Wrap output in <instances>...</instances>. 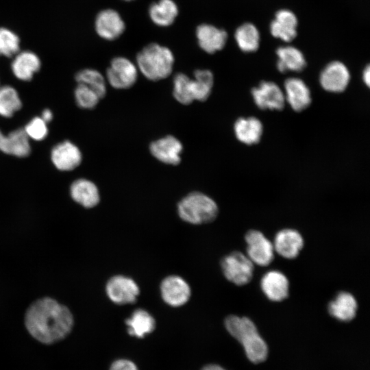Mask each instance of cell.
Segmentation results:
<instances>
[{"label": "cell", "mask_w": 370, "mask_h": 370, "mask_svg": "<svg viewBox=\"0 0 370 370\" xmlns=\"http://www.w3.org/2000/svg\"><path fill=\"white\" fill-rule=\"evenodd\" d=\"M74 319L70 310L51 297L34 301L25 315L29 334L41 343L50 345L65 338L71 332Z\"/></svg>", "instance_id": "6da1fadb"}, {"label": "cell", "mask_w": 370, "mask_h": 370, "mask_svg": "<svg viewBox=\"0 0 370 370\" xmlns=\"http://www.w3.org/2000/svg\"><path fill=\"white\" fill-rule=\"evenodd\" d=\"M224 323L227 331L242 344L251 362L260 363L267 359V343L250 319L232 314L226 317Z\"/></svg>", "instance_id": "7a4b0ae2"}, {"label": "cell", "mask_w": 370, "mask_h": 370, "mask_svg": "<svg viewBox=\"0 0 370 370\" xmlns=\"http://www.w3.org/2000/svg\"><path fill=\"white\" fill-rule=\"evenodd\" d=\"M214 83L212 72L199 69L194 72V79L180 73L173 79V94L175 99L185 105L193 101H206L210 96Z\"/></svg>", "instance_id": "3957f363"}, {"label": "cell", "mask_w": 370, "mask_h": 370, "mask_svg": "<svg viewBox=\"0 0 370 370\" xmlns=\"http://www.w3.org/2000/svg\"><path fill=\"white\" fill-rule=\"evenodd\" d=\"M174 56L166 47L151 43L136 56V64L141 73L148 79L158 81L169 77L173 70Z\"/></svg>", "instance_id": "277c9868"}, {"label": "cell", "mask_w": 370, "mask_h": 370, "mask_svg": "<svg viewBox=\"0 0 370 370\" xmlns=\"http://www.w3.org/2000/svg\"><path fill=\"white\" fill-rule=\"evenodd\" d=\"M178 215L184 221L201 225L213 221L219 208L216 202L200 192H192L183 197L177 204Z\"/></svg>", "instance_id": "5b68a950"}, {"label": "cell", "mask_w": 370, "mask_h": 370, "mask_svg": "<svg viewBox=\"0 0 370 370\" xmlns=\"http://www.w3.org/2000/svg\"><path fill=\"white\" fill-rule=\"evenodd\" d=\"M225 278L237 286L248 284L254 274V263L240 251H234L224 256L221 262Z\"/></svg>", "instance_id": "8992f818"}, {"label": "cell", "mask_w": 370, "mask_h": 370, "mask_svg": "<svg viewBox=\"0 0 370 370\" xmlns=\"http://www.w3.org/2000/svg\"><path fill=\"white\" fill-rule=\"evenodd\" d=\"M106 292L111 301L117 305H125L136 301L140 288L131 278L116 275L107 282Z\"/></svg>", "instance_id": "52a82bcc"}, {"label": "cell", "mask_w": 370, "mask_h": 370, "mask_svg": "<svg viewBox=\"0 0 370 370\" xmlns=\"http://www.w3.org/2000/svg\"><path fill=\"white\" fill-rule=\"evenodd\" d=\"M245 239L247 243V256L259 266L269 265L274 258L273 243L260 231L249 230Z\"/></svg>", "instance_id": "ba28073f"}, {"label": "cell", "mask_w": 370, "mask_h": 370, "mask_svg": "<svg viewBox=\"0 0 370 370\" xmlns=\"http://www.w3.org/2000/svg\"><path fill=\"white\" fill-rule=\"evenodd\" d=\"M107 79L111 86L116 89H126L132 86L138 77L136 66L129 59L116 57L112 60L106 72Z\"/></svg>", "instance_id": "9c48e42d"}, {"label": "cell", "mask_w": 370, "mask_h": 370, "mask_svg": "<svg viewBox=\"0 0 370 370\" xmlns=\"http://www.w3.org/2000/svg\"><path fill=\"white\" fill-rule=\"evenodd\" d=\"M163 301L171 307H180L187 303L191 295V289L182 277L171 275L162 280L160 286Z\"/></svg>", "instance_id": "30bf717a"}, {"label": "cell", "mask_w": 370, "mask_h": 370, "mask_svg": "<svg viewBox=\"0 0 370 370\" xmlns=\"http://www.w3.org/2000/svg\"><path fill=\"white\" fill-rule=\"evenodd\" d=\"M256 106L262 110H282L285 104L284 95L274 82H262L251 90Z\"/></svg>", "instance_id": "8fae6325"}, {"label": "cell", "mask_w": 370, "mask_h": 370, "mask_svg": "<svg viewBox=\"0 0 370 370\" xmlns=\"http://www.w3.org/2000/svg\"><path fill=\"white\" fill-rule=\"evenodd\" d=\"M95 25L97 34L108 40L118 38L125 29L121 15L112 9L101 10L96 16Z\"/></svg>", "instance_id": "7c38bea8"}, {"label": "cell", "mask_w": 370, "mask_h": 370, "mask_svg": "<svg viewBox=\"0 0 370 370\" xmlns=\"http://www.w3.org/2000/svg\"><path fill=\"white\" fill-rule=\"evenodd\" d=\"M349 79V72L345 65L341 62L334 61L322 71L320 84L328 92H341L348 86Z\"/></svg>", "instance_id": "4fadbf2b"}, {"label": "cell", "mask_w": 370, "mask_h": 370, "mask_svg": "<svg viewBox=\"0 0 370 370\" xmlns=\"http://www.w3.org/2000/svg\"><path fill=\"white\" fill-rule=\"evenodd\" d=\"M51 159L60 171H68L77 167L82 159L79 148L69 140L56 145L51 150Z\"/></svg>", "instance_id": "5bb4252c"}, {"label": "cell", "mask_w": 370, "mask_h": 370, "mask_svg": "<svg viewBox=\"0 0 370 370\" xmlns=\"http://www.w3.org/2000/svg\"><path fill=\"white\" fill-rule=\"evenodd\" d=\"M274 251L287 259L296 258L304 247V239L301 234L293 229L279 231L273 243Z\"/></svg>", "instance_id": "9a60e30c"}, {"label": "cell", "mask_w": 370, "mask_h": 370, "mask_svg": "<svg viewBox=\"0 0 370 370\" xmlns=\"http://www.w3.org/2000/svg\"><path fill=\"white\" fill-rule=\"evenodd\" d=\"M149 149L151 153L163 163L176 165L181 161L183 147L173 136H166L153 142Z\"/></svg>", "instance_id": "2e32d148"}, {"label": "cell", "mask_w": 370, "mask_h": 370, "mask_svg": "<svg viewBox=\"0 0 370 370\" xmlns=\"http://www.w3.org/2000/svg\"><path fill=\"white\" fill-rule=\"evenodd\" d=\"M260 287L265 296L273 301H281L288 295V280L279 271L266 273L261 279Z\"/></svg>", "instance_id": "e0dca14e"}, {"label": "cell", "mask_w": 370, "mask_h": 370, "mask_svg": "<svg viewBox=\"0 0 370 370\" xmlns=\"http://www.w3.org/2000/svg\"><path fill=\"white\" fill-rule=\"evenodd\" d=\"M284 98L295 111L304 110L311 103V95L305 82L299 78L291 77L284 83Z\"/></svg>", "instance_id": "ac0fdd59"}, {"label": "cell", "mask_w": 370, "mask_h": 370, "mask_svg": "<svg viewBox=\"0 0 370 370\" xmlns=\"http://www.w3.org/2000/svg\"><path fill=\"white\" fill-rule=\"evenodd\" d=\"M196 37L199 47L208 53L221 50L225 46L227 32L210 24H201L197 27Z\"/></svg>", "instance_id": "d6986e66"}, {"label": "cell", "mask_w": 370, "mask_h": 370, "mask_svg": "<svg viewBox=\"0 0 370 370\" xmlns=\"http://www.w3.org/2000/svg\"><path fill=\"white\" fill-rule=\"evenodd\" d=\"M41 66L39 57L30 51L18 52L11 64L14 76L22 81H29Z\"/></svg>", "instance_id": "ffe728a7"}, {"label": "cell", "mask_w": 370, "mask_h": 370, "mask_svg": "<svg viewBox=\"0 0 370 370\" xmlns=\"http://www.w3.org/2000/svg\"><path fill=\"white\" fill-rule=\"evenodd\" d=\"M0 151L16 157H26L31 151L29 138L23 129L4 135L0 130Z\"/></svg>", "instance_id": "44dd1931"}, {"label": "cell", "mask_w": 370, "mask_h": 370, "mask_svg": "<svg viewBox=\"0 0 370 370\" xmlns=\"http://www.w3.org/2000/svg\"><path fill=\"white\" fill-rule=\"evenodd\" d=\"M70 194L77 204L86 208L96 206L100 200L97 186L86 179H78L71 185Z\"/></svg>", "instance_id": "7402d4cb"}, {"label": "cell", "mask_w": 370, "mask_h": 370, "mask_svg": "<svg viewBox=\"0 0 370 370\" xmlns=\"http://www.w3.org/2000/svg\"><path fill=\"white\" fill-rule=\"evenodd\" d=\"M297 19L295 15L290 10H281L276 13L275 19L271 23L270 29L274 37L289 42L297 35Z\"/></svg>", "instance_id": "603a6c76"}, {"label": "cell", "mask_w": 370, "mask_h": 370, "mask_svg": "<svg viewBox=\"0 0 370 370\" xmlns=\"http://www.w3.org/2000/svg\"><path fill=\"white\" fill-rule=\"evenodd\" d=\"M127 330L130 336L143 338L151 334L156 328V320L146 310L136 309L130 317L125 319Z\"/></svg>", "instance_id": "cb8c5ba5"}, {"label": "cell", "mask_w": 370, "mask_h": 370, "mask_svg": "<svg viewBox=\"0 0 370 370\" xmlns=\"http://www.w3.org/2000/svg\"><path fill=\"white\" fill-rule=\"evenodd\" d=\"M358 308L355 297L349 293L342 291L328 304V312L333 317L342 321L352 320Z\"/></svg>", "instance_id": "d4e9b609"}, {"label": "cell", "mask_w": 370, "mask_h": 370, "mask_svg": "<svg viewBox=\"0 0 370 370\" xmlns=\"http://www.w3.org/2000/svg\"><path fill=\"white\" fill-rule=\"evenodd\" d=\"M234 130L239 141L253 145L260 140L263 127L261 121L255 117L240 118L234 123Z\"/></svg>", "instance_id": "484cf974"}, {"label": "cell", "mask_w": 370, "mask_h": 370, "mask_svg": "<svg viewBox=\"0 0 370 370\" xmlns=\"http://www.w3.org/2000/svg\"><path fill=\"white\" fill-rule=\"evenodd\" d=\"M178 14V8L173 0H159L150 5L149 15L156 25L166 27L171 25Z\"/></svg>", "instance_id": "4316f807"}, {"label": "cell", "mask_w": 370, "mask_h": 370, "mask_svg": "<svg viewBox=\"0 0 370 370\" xmlns=\"http://www.w3.org/2000/svg\"><path fill=\"white\" fill-rule=\"evenodd\" d=\"M276 53L278 56L277 67L282 73L288 71L299 72L306 66L303 53L295 47H282L277 49Z\"/></svg>", "instance_id": "83f0119b"}, {"label": "cell", "mask_w": 370, "mask_h": 370, "mask_svg": "<svg viewBox=\"0 0 370 370\" xmlns=\"http://www.w3.org/2000/svg\"><path fill=\"white\" fill-rule=\"evenodd\" d=\"M235 39L244 52L255 51L259 47V32L251 23H247L238 27L235 32Z\"/></svg>", "instance_id": "f1b7e54d"}, {"label": "cell", "mask_w": 370, "mask_h": 370, "mask_svg": "<svg viewBox=\"0 0 370 370\" xmlns=\"http://www.w3.org/2000/svg\"><path fill=\"white\" fill-rule=\"evenodd\" d=\"M22 102L16 90L10 86L0 87V115L9 118L21 108Z\"/></svg>", "instance_id": "f546056e"}, {"label": "cell", "mask_w": 370, "mask_h": 370, "mask_svg": "<svg viewBox=\"0 0 370 370\" xmlns=\"http://www.w3.org/2000/svg\"><path fill=\"white\" fill-rule=\"evenodd\" d=\"M77 84H82L93 90L100 97L103 98L106 94V84L103 75L97 70L85 69L79 71L75 75Z\"/></svg>", "instance_id": "4dcf8cb0"}, {"label": "cell", "mask_w": 370, "mask_h": 370, "mask_svg": "<svg viewBox=\"0 0 370 370\" xmlns=\"http://www.w3.org/2000/svg\"><path fill=\"white\" fill-rule=\"evenodd\" d=\"M20 49V39L12 31L5 27L0 28V56H14Z\"/></svg>", "instance_id": "1f68e13d"}, {"label": "cell", "mask_w": 370, "mask_h": 370, "mask_svg": "<svg viewBox=\"0 0 370 370\" xmlns=\"http://www.w3.org/2000/svg\"><path fill=\"white\" fill-rule=\"evenodd\" d=\"M75 98L78 106L84 109L95 108L100 99L93 90L82 84H78L76 86Z\"/></svg>", "instance_id": "d6a6232c"}, {"label": "cell", "mask_w": 370, "mask_h": 370, "mask_svg": "<svg viewBox=\"0 0 370 370\" xmlns=\"http://www.w3.org/2000/svg\"><path fill=\"white\" fill-rule=\"evenodd\" d=\"M29 138L34 140H42L48 134L47 123L41 117H34L23 129Z\"/></svg>", "instance_id": "836d02e7"}, {"label": "cell", "mask_w": 370, "mask_h": 370, "mask_svg": "<svg viewBox=\"0 0 370 370\" xmlns=\"http://www.w3.org/2000/svg\"><path fill=\"white\" fill-rule=\"evenodd\" d=\"M110 370H138L132 361L127 359H117L112 362Z\"/></svg>", "instance_id": "e575fe53"}, {"label": "cell", "mask_w": 370, "mask_h": 370, "mask_svg": "<svg viewBox=\"0 0 370 370\" xmlns=\"http://www.w3.org/2000/svg\"><path fill=\"white\" fill-rule=\"evenodd\" d=\"M41 119L45 122L48 123L53 119V113L49 109H45L42 112Z\"/></svg>", "instance_id": "d590c367"}, {"label": "cell", "mask_w": 370, "mask_h": 370, "mask_svg": "<svg viewBox=\"0 0 370 370\" xmlns=\"http://www.w3.org/2000/svg\"><path fill=\"white\" fill-rule=\"evenodd\" d=\"M362 77H363L364 82L367 84V86H369V84H370V68H369V65L365 69Z\"/></svg>", "instance_id": "8d00e7d4"}, {"label": "cell", "mask_w": 370, "mask_h": 370, "mask_svg": "<svg viewBox=\"0 0 370 370\" xmlns=\"http://www.w3.org/2000/svg\"><path fill=\"white\" fill-rule=\"evenodd\" d=\"M201 370H226L223 367L217 364H208Z\"/></svg>", "instance_id": "74e56055"}, {"label": "cell", "mask_w": 370, "mask_h": 370, "mask_svg": "<svg viewBox=\"0 0 370 370\" xmlns=\"http://www.w3.org/2000/svg\"><path fill=\"white\" fill-rule=\"evenodd\" d=\"M123 1H132V0H123Z\"/></svg>", "instance_id": "f35d334b"}]
</instances>
